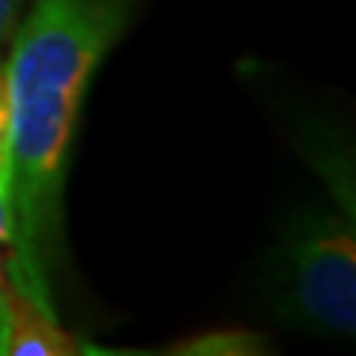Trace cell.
<instances>
[{
  "instance_id": "4",
  "label": "cell",
  "mask_w": 356,
  "mask_h": 356,
  "mask_svg": "<svg viewBox=\"0 0 356 356\" xmlns=\"http://www.w3.org/2000/svg\"><path fill=\"white\" fill-rule=\"evenodd\" d=\"M15 250V214H13V184H9V166L0 170V306L6 291V261Z\"/></svg>"
},
{
  "instance_id": "6",
  "label": "cell",
  "mask_w": 356,
  "mask_h": 356,
  "mask_svg": "<svg viewBox=\"0 0 356 356\" xmlns=\"http://www.w3.org/2000/svg\"><path fill=\"white\" fill-rule=\"evenodd\" d=\"M21 3H24V0H0V42L13 33L18 13H21Z\"/></svg>"
},
{
  "instance_id": "1",
  "label": "cell",
  "mask_w": 356,
  "mask_h": 356,
  "mask_svg": "<svg viewBox=\"0 0 356 356\" xmlns=\"http://www.w3.org/2000/svg\"><path fill=\"white\" fill-rule=\"evenodd\" d=\"M140 0H33L13 44V255L48 285L63 226V187L83 98Z\"/></svg>"
},
{
  "instance_id": "3",
  "label": "cell",
  "mask_w": 356,
  "mask_h": 356,
  "mask_svg": "<svg viewBox=\"0 0 356 356\" xmlns=\"http://www.w3.org/2000/svg\"><path fill=\"white\" fill-rule=\"evenodd\" d=\"M95 353L65 332L51 306L48 285L30 276L15 255L6 261V291L0 306V356H81Z\"/></svg>"
},
{
  "instance_id": "2",
  "label": "cell",
  "mask_w": 356,
  "mask_h": 356,
  "mask_svg": "<svg viewBox=\"0 0 356 356\" xmlns=\"http://www.w3.org/2000/svg\"><path fill=\"white\" fill-rule=\"evenodd\" d=\"M273 297L297 327L353 336L356 232L341 211H306L285 229L273 259Z\"/></svg>"
},
{
  "instance_id": "5",
  "label": "cell",
  "mask_w": 356,
  "mask_h": 356,
  "mask_svg": "<svg viewBox=\"0 0 356 356\" xmlns=\"http://www.w3.org/2000/svg\"><path fill=\"white\" fill-rule=\"evenodd\" d=\"M9 146H13V95H9L6 63H0V170L9 166Z\"/></svg>"
}]
</instances>
